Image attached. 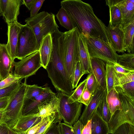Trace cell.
Returning a JSON list of instances; mask_svg holds the SVG:
<instances>
[{
  "label": "cell",
  "instance_id": "obj_1",
  "mask_svg": "<svg viewBox=\"0 0 134 134\" xmlns=\"http://www.w3.org/2000/svg\"><path fill=\"white\" fill-rule=\"evenodd\" d=\"M60 5L79 34L97 37L110 43L107 26L95 15L90 4L80 0H64L61 2Z\"/></svg>",
  "mask_w": 134,
  "mask_h": 134
},
{
  "label": "cell",
  "instance_id": "obj_2",
  "mask_svg": "<svg viewBox=\"0 0 134 134\" xmlns=\"http://www.w3.org/2000/svg\"><path fill=\"white\" fill-rule=\"evenodd\" d=\"M52 48L46 70L48 77L58 92L70 96L73 90L71 81L67 74L64 61L63 32L58 29L51 34Z\"/></svg>",
  "mask_w": 134,
  "mask_h": 134
},
{
  "label": "cell",
  "instance_id": "obj_3",
  "mask_svg": "<svg viewBox=\"0 0 134 134\" xmlns=\"http://www.w3.org/2000/svg\"><path fill=\"white\" fill-rule=\"evenodd\" d=\"M27 79L21 83L9 97L8 104L4 110L2 124L13 128L22 115L27 84Z\"/></svg>",
  "mask_w": 134,
  "mask_h": 134
},
{
  "label": "cell",
  "instance_id": "obj_4",
  "mask_svg": "<svg viewBox=\"0 0 134 134\" xmlns=\"http://www.w3.org/2000/svg\"><path fill=\"white\" fill-rule=\"evenodd\" d=\"M25 21L35 34L38 49L42 38L48 34L54 32L59 27L55 21V15L45 11L26 19Z\"/></svg>",
  "mask_w": 134,
  "mask_h": 134
},
{
  "label": "cell",
  "instance_id": "obj_5",
  "mask_svg": "<svg viewBox=\"0 0 134 134\" xmlns=\"http://www.w3.org/2000/svg\"><path fill=\"white\" fill-rule=\"evenodd\" d=\"M79 34L75 28L63 32L64 64L67 74L71 81L75 64L79 61Z\"/></svg>",
  "mask_w": 134,
  "mask_h": 134
},
{
  "label": "cell",
  "instance_id": "obj_6",
  "mask_svg": "<svg viewBox=\"0 0 134 134\" xmlns=\"http://www.w3.org/2000/svg\"><path fill=\"white\" fill-rule=\"evenodd\" d=\"M119 98L123 109L116 111L108 123L110 134H113L124 124L134 126V98L125 95L120 96Z\"/></svg>",
  "mask_w": 134,
  "mask_h": 134
},
{
  "label": "cell",
  "instance_id": "obj_7",
  "mask_svg": "<svg viewBox=\"0 0 134 134\" xmlns=\"http://www.w3.org/2000/svg\"><path fill=\"white\" fill-rule=\"evenodd\" d=\"M90 56L100 59L106 63H117L118 55L110 43L95 37L86 36Z\"/></svg>",
  "mask_w": 134,
  "mask_h": 134
},
{
  "label": "cell",
  "instance_id": "obj_8",
  "mask_svg": "<svg viewBox=\"0 0 134 134\" xmlns=\"http://www.w3.org/2000/svg\"><path fill=\"white\" fill-rule=\"evenodd\" d=\"M38 50L37 39L32 30L27 24L22 25L19 35L16 58L20 60Z\"/></svg>",
  "mask_w": 134,
  "mask_h": 134
},
{
  "label": "cell",
  "instance_id": "obj_9",
  "mask_svg": "<svg viewBox=\"0 0 134 134\" xmlns=\"http://www.w3.org/2000/svg\"><path fill=\"white\" fill-rule=\"evenodd\" d=\"M57 96L59 102L58 112L64 123L72 126L79 119L82 104L78 102L69 103L68 99L70 96L58 92Z\"/></svg>",
  "mask_w": 134,
  "mask_h": 134
},
{
  "label": "cell",
  "instance_id": "obj_10",
  "mask_svg": "<svg viewBox=\"0 0 134 134\" xmlns=\"http://www.w3.org/2000/svg\"><path fill=\"white\" fill-rule=\"evenodd\" d=\"M14 70L13 74L18 77L27 79L35 74L42 67L38 51L30 55L19 62H13Z\"/></svg>",
  "mask_w": 134,
  "mask_h": 134
},
{
  "label": "cell",
  "instance_id": "obj_11",
  "mask_svg": "<svg viewBox=\"0 0 134 134\" xmlns=\"http://www.w3.org/2000/svg\"><path fill=\"white\" fill-rule=\"evenodd\" d=\"M22 0H0V7L3 18L7 24L17 21Z\"/></svg>",
  "mask_w": 134,
  "mask_h": 134
},
{
  "label": "cell",
  "instance_id": "obj_12",
  "mask_svg": "<svg viewBox=\"0 0 134 134\" xmlns=\"http://www.w3.org/2000/svg\"><path fill=\"white\" fill-rule=\"evenodd\" d=\"M106 90L99 87L93 95L91 99L83 110L79 120L85 126L91 120L95 111L102 102Z\"/></svg>",
  "mask_w": 134,
  "mask_h": 134
},
{
  "label": "cell",
  "instance_id": "obj_13",
  "mask_svg": "<svg viewBox=\"0 0 134 134\" xmlns=\"http://www.w3.org/2000/svg\"><path fill=\"white\" fill-rule=\"evenodd\" d=\"M55 93L48 87H45L43 92L34 98L25 100L23 109L22 115H33L38 112V107Z\"/></svg>",
  "mask_w": 134,
  "mask_h": 134
},
{
  "label": "cell",
  "instance_id": "obj_14",
  "mask_svg": "<svg viewBox=\"0 0 134 134\" xmlns=\"http://www.w3.org/2000/svg\"><path fill=\"white\" fill-rule=\"evenodd\" d=\"M106 3L115 5L120 9L122 19L123 29L134 21V0H108Z\"/></svg>",
  "mask_w": 134,
  "mask_h": 134
},
{
  "label": "cell",
  "instance_id": "obj_15",
  "mask_svg": "<svg viewBox=\"0 0 134 134\" xmlns=\"http://www.w3.org/2000/svg\"><path fill=\"white\" fill-rule=\"evenodd\" d=\"M114 87L134 97V72L123 74L117 72L114 69Z\"/></svg>",
  "mask_w": 134,
  "mask_h": 134
},
{
  "label": "cell",
  "instance_id": "obj_16",
  "mask_svg": "<svg viewBox=\"0 0 134 134\" xmlns=\"http://www.w3.org/2000/svg\"><path fill=\"white\" fill-rule=\"evenodd\" d=\"M8 41L6 44L7 49L13 60L15 58L16 48L19 35L22 25L18 21L8 24Z\"/></svg>",
  "mask_w": 134,
  "mask_h": 134
},
{
  "label": "cell",
  "instance_id": "obj_17",
  "mask_svg": "<svg viewBox=\"0 0 134 134\" xmlns=\"http://www.w3.org/2000/svg\"><path fill=\"white\" fill-rule=\"evenodd\" d=\"M106 29L109 42L115 51L122 53L126 51L124 45V31L121 25L114 27L108 26Z\"/></svg>",
  "mask_w": 134,
  "mask_h": 134
},
{
  "label": "cell",
  "instance_id": "obj_18",
  "mask_svg": "<svg viewBox=\"0 0 134 134\" xmlns=\"http://www.w3.org/2000/svg\"><path fill=\"white\" fill-rule=\"evenodd\" d=\"M90 72L94 75L99 86L104 91L106 90L105 62L98 58H91Z\"/></svg>",
  "mask_w": 134,
  "mask_h": 134
},
{
  "label": "cell",
  "instance_id": "obj_19",
  "mask_svg": "<svg viewBox=\"0 0 134 134\" xmlns=\"http://www.w3.org/2000/svg\"><path fill=\"white\" fill-rule=\"evenodd\" d=\"M79 61L82 70L85 74L90 73L91 57L87 47L86 36L79 34L78 37Z\"/></svg>",
  "mask_w": 134,
  "mask_h": 134
},
{
  "label": "cell",
  "instance_id": "obj_20",
  "mask_svg": "<svg viewBox=\"0 0 134 134\" xmlns=\"http://www.w3.org/2000/svg\"><path fill=\"white\" fill-rule=\"evenodd\" d=\"M13 61L6 48V44L0 43V80L7 77L11 73Z\"/></svg>",
  "mask_w": 134,
  "mask_h": 134
},
{
  "label": "cell",
  "instance_id": "obj_21",
  "mask_svg": "<svg viewBox=\"0 0 134 134\" xmlns=\"http://www.w3.org/2000/svg\"><path fill=\"white\" fill-rule=\"evenodd\" d=\"M59 102L55 94L38 107V113L32 115L34 116H46L55 112H58Z\"/></svg>",
  "mask_w": 134,
  "mask_h": 134
},
{
  "label": "cell",
  "instance_id": "obj_22",
  "mask_svg": "<svg viewBox=\"0 0 134 134\" xmlns=\"http://www.w3.org/2000/svg\"><path fill=\"white\" fill-rule=\"evenodd\" d=\"M52 48V38L51 34H49L42 39L38 51L42 67L45 69L49 60Z\"/></svg>",
  "mask_w": 134,
  "mask_h": 134
},
{
  "label": "cell",
  "instance_id": "obj_23",
  "mask_svg": "<svg viewBox=\"0 0 134 134\" xmlns=\"http://www.w3.org/2000/svg\"><path fill=\"white\" fill-rule=\"evenodd\" d=\"M41 119V117L34 116L32 115L21 116L12 129L18 134H24Z\"/></svg>",
  "mask_w": 134,
  "mask_h": 134
},
{
  "label": "cell",
  "instance_id": "obj_24",
  "mask_svg": "<svg viewBox=\"0 0 134 134\" xmlns=\"http://www.w3.org/2000/svg\"><path fill=\"white\" fill-rule=\"evenodd\" d=\"M91 120V134H110L108 122L103 119L97 109Z\"/></svg>",
  "mask_w": 134,
  "mask_h": 134
},
{
  "label": "cell",
  "instance_id": "obj_25",
  "mask_svg": "<svg viewBox=\"0 0 134 134\" xmlns=\"http://www.w3.org/2000/svg\"><path fill=\"white\" fill-rule=\"evenodd\" d=\"M106 98L111 118L116 111L122 110V107L119 93L114 87L107 93Z\"/></svg>",
  "mask_w": 134,
  "mask_h": 134
},
{
  "label": "cell",
  "instance_id": "obj_26",
  "mask_svg": "<svg viewBox=\"0 0 134 134\" xmlns=\"http://www.w3.org/2000/svg\"><path fill=\"white\" fill-rule=\"evenodd\" d=\"M123 30L124 49L128 53H134V21L126 26Z\"/></svg>",
  "mask_w": 134,
  "mask_h": 134
},
{
  "label": "cell",
  "instance_id": "obj_27",
  "mask_svg": "<svg viewBox=\"0 0 134 134\" xmlns=\"http://www.w3.org/2000/svg\"><path fill=\"white\" fill-rule=\"evenodd\" d=\"M62 120L58 112L47 116L45 121L34 134H45L53 124L58 123Z\"/></svg>",
  "mask_w": 134,
  "mask_h": 134
},
{
  "label": "cell",
  "instance_id": "obj_28",
  "mask_svg": "<svg viewBox=\"0 0 134 134\" xmlns=\"http://www.w3.org/2000/svg\"><path fill=\"white\" fill-rule=\"evenodd\" d=\"M109 9L110 20L108 26L115 27L118 25H121L122 19L120 11L116 5L106 3Z\"/></svg>",
  "mask_w": 134,
  "mask_h": 134
},
{
  "label": "cell",
  "instance_id": "obj_29",
  "mask_svg": "<svg viewBox=\"0 0 134 134\" xmlns=\"http://www.w3.org/2000/svg\"><path fill=\"white\" fill-rule=\"evenodd\" d=\"M56 16L61 26L68 31L74 28L68 14L63 8H60Z\"/></svg>",
  "mask_w": 134,
  "mask_h": 134
},
{
  "label": "cell",
  "instance_id": "obj_30",
  "mask_svg": "<svg viewBox=\"0 0 134 134\" xmlns=\"http://www.w3.org/2000/svg\"><path fill=\"white\" fill-rule=\"evenodd\" d=\"M117 63L126 68L134 70V54L124 53L118 55Z\"/></svg>",
  "mask_w": 134,
  "mask_h": 134
},
{
  "label": "cell",
  "instance_id": "obj_31",
  "mask_svg": "<svg viewBox=\"0 0 134 134\" xmlns=\"http://www.w3.org/2000/svg\"><path fill=\"white\" fill-rule=\"evenodd\" d=\"M114 69L113 63H106V83L107 93H108L114 88Z\"/></svg>",
  "mask_w": 134,
  "mask_h": 134
},
{
  "label": "cell",
  "instance_id": "obj_32",
  "mask_svg": "<svg viewBox=\"0 0 134 134\" xmlns=\"http://www.w3.org/2000/svg\"><path fill=\"white\" fill-rule=\"evenodd\" d=\"M45 87L37 85H27L25 100L32 99L42 93L44 91Z\"/></svg>",
  "mask_w": 134,
  "mask_h": 134
},
{
  "label": "cell",
  "instance_id": "obj_33",
  "mask_svg": "<svg viewBox=\"0 0 134 134\" xmlns=\"http://www.w3.org/2000/svg\"><path fill=\"white\" fill-rule=\"evenodd\" d=\"M86 80L87 79L86 78L81 82L75 89L73 91L72 93L68 99L69 103H72L77 102L79 100L86 88Z\"/></svg>",
  "mask_w": 134,
  "mask_h": 134
},
{
  "label": "cell",
  "instance_id": "obj_34",
  "mask_svg": "<svg viewBox=\"0 0 134 134\" xmlns=\"http://www.w3.org/2000/svg\"><path fill=\"white\" fill-rule=\"evenodd\" d=\"M107 92L103 100L97 110L103 119L107 122L109 121L111 116L107 102Z\"/></svg>",
  "mask_w": 134,
  "mask_h": 134
},
{
  "label": "cell",
  "instance_id": "obj_35",
  "mask_svg": "<svg viewBox=\"0 0 134 134\" xmlns=\"http://www.w3.org/2000/svg\"><path fill=\"white\" fill-rule=\"evenodd\" d=\"M85 74L81 69L79 61L76 62L72 73L71 82L73 89L76 88L81 77Z\"/></svg>",
  "mask_w": 134,
  "mask_h": 134
},
{
  "label": "cell",
  "instance_id": "obj_36",
  "mask_svg": "<svg viewBox=\"0 0 134 134\" xmlns=\"http://www.w3.org/2000/svg\"><path fill=\"white\" fill-rule=\"evenodd\" d=\"M86 78V88L93 95L98 88L99 87L98 85L95 77L92 73L90 72Z\"/></svg>",
  "mask_w": 134,
  "mask_h": 134
},
{
  "label": "cell",
  "instance_id": "obj_37",
  "mask_svg": "<svg viewBox=\"0 0 134 134\" xmlns=\"http://www.w3.org/2000/svg\"><path fill=\"white\" fill-rule=\"evenodd\" d=\"M23 79L14 75L12 72L7 77L0 81V89L8 87Z\"/></svg>",
  "mask_w": 134,
  "mask_h": 134
},
{
  "label": "cell",
  "instance_id": "obj_38",
  "mask_svg": "<svg viewBox=\"0 0 134 134\" xmlns=\"http://www.w3.org/2000/svg\"><path fill=\"white\" fill-rule=\"evenodd\" d=\"M22 79L6 87L0 89V98L9 97L21 83Z\"/></svg>",
  "mask_w": 134,
  "mask_h": 134
},
{
  "label": "cell",
  "instance_id": "obj_39",
  "mask_svg": "<svg viewBox=\"0 0 134 134\" xmlns=\"http://www.w3.org/2000/svg\"><path fill=\"white\" fill-rule=\"evenodd\" d=\"M113 134H134V126L128 123L119 126Z\"/></svg>",
  "mask_w": 134,
  "mask_h": 134
},
{
  "label": "cell",
  "instance_id": "obj_40",
  "mask_svg": "<svg viewBox=\"0 0 134 134\" xmlns=\"http://www.w3.org/2000/svg\"><path fill=\"white\" fill-rule=\"evenodd\" d=\"M93 95L86 87L80 98L77 102L87 106L90 102Z\"/></svg>",
  "mask_w": 134,
  "mask_h": 134
},
{
  "label": "cell",
  "instance_id": "obj_41",
  "mask_svg": "<svg viewBox=\"0 0 134 134\" xmlns=\"http://www.w3.org/2000/svg\"><path fill=\"white\" fill-rule=\"evenodd\" d=\"M44 1V0H35L30 10V17L35 16L38 14Z\"/></svg>",
  "mask_w": 134,
  "mask_h": 134
},
{
  "label": "cell",
  "instance_id": "obj_42",
  "mask_svg": "<svg viewBox=\"0 0 134 134\" xmlns=\"http://www.w3.org/2000/svg\"><path fill=\"white\" fill-rule=\"evenodd\" d=\"M58 124L61 134H74L72 126L61 122Z\"/></svg>",
  "mask_w": 134,
  "mask_h": 134
},
{
  "label": "cell",
  "instance_id": "obj_43",
  "mask_svg": "<svg viewBox=\"0 0 134 134\" xmlns=\"http://www.w3.org/2000/svg\"><path fill=\"white\" fill-rule=\"evenodd\" d=\"M113 65L115 71L117 72L123 74H127L134 72V70L128 69L120 65L117 63H113Z\"/></svg>",
  "mask_w": 134,
  "mask_h": 134
},
{
  "label": "cell",
  "instance_id": "obj_44",
  "mask_svg": "<svg viewBox=\"0 0 134 134\" xmlns=\"http://www.w3.org/2000/svg\"><path fill=\"white\" fill-rule=\"evenodd\" d=\"M47 117V116L41 117V119L40 121L31 127L24 134H34L45 121Z\"/></svg>",
  "mask_w": 134,
  "mask_h": 134
},
{
  "label": "cell",
  "instance_id": "obj_45",
  "mask_svg": "<svg viewBox=\"0 0 134 134\" xmlns=\"http://www.w3.org/2000/svg\"><path fill=\"white\" fill-rule=\"evenodd\" d=\"M84 126L79 119L72 126V129L74 134H81Z\"/></svg>",
  "mask_w": 134,
  "mask_h": 134
},
{
  "label": "cell",
  "instance_id": "obj_46",
  "mask_svg": "<svg viewBox=\"0 0 134 134\" xmlns=\"http://www.w3.org/2000/svg\"><path fill=\"white\" fill-rule=\"evenodd\" d=\"M45 134H61L58 123L53 124Z\"/></svg>",
  "mask_w": 134,
  "mask_h": 134
},
{
  "label": "cell",
  "instance_id": "obj_47",
  "mask_svg": "<svg viewBox=\"0 0 134 134\" xmlns=\"http://www.w3.org/2000/svg\"><path fill=\"white\" fill-rule=\"evenodd\" d=\"M91 120L89 121L84 126L81 134H91Z\"/></svg>",
  "mask_w": 134,
  "mask_h": 134
},
{
  "label": "cell",
  "instance_id": "obj_48",
  "mask_svg": "<svg viewBox=\"0 0 134 134\" xmlns=\"http://www.w3.org/2000/svg\"><path fill=\"white\" fill-rule=\"evenodd\" d=\"M9 100V97L0 98V110H4L7 107Z\"/></svg>",
  "mask_w": 134,
  "mask_h": 134
},
{
  "label": "cell",
  "instance_id": "obj_49",
  "mask_svg": "<svg viewBox=\"0 0 134 134\" xmlns=\"http://www.w3.org/2000/svg\"><path fill=\"white\" fill-rule=\"evenodd\" d=\"M0 134H9V128L4 124H0Z\"/></svg>",
  "mask_w": 134,
  "mask_h": 134
},
{
  "label": "cell",
  "instance_id": "obj_50",
  "mask_svg": "<svg viewBox=\"0 0 134 134\" xmlns=\"http://www.w3.org/2000/svg\"><path fill=\"white\" fill-rule=\"evenodd\" d=\"M35 0H23L22 1V4L24 5L30 10Z\"/></svg>",
  "mask_w": 134,
  "mask_h": 134
},
{
  "label": "cell",
  "instance_id": "obj_51",
  "mask_svg": "<svg viewBox=\"0 0 134 134\" xmlns=\"http://www.w3.org/2000/svg\"><path fill=\"white\" fill-rule=\"evenodd\" d=\"M4 112V110H0V124L2 123Z\"/></svg>",
  "mask_w": 134,
  "mask_h": 134
},
{
  "label": "cell",
  "instance_id": "obj_52",
  "mask_svg": "<svg viewBox=\"0 0 134 134\" xmlns=\"http://www.w3.org/2000/svg\"><path fill=\"white\" fill-rule=\"evenodd\" d=\"M9 134H18L12 129L9 128Z\"/></svg>",
  "mask_w": 134,
  "mask_h": 134
},
{
  "label": "cell",
  "instance_id": "obj_53",
  "mask_svg": "<svg viewBox=\"0 0 134 134\" xmlns=\"http://www.w3.org/2000/svg\"><path fill=\"white\" fill-rule=\"evenodd\" d=\"M1 16H2V14L1 10V7H0V17Z\"/></svg>",
  "mask_w": 134,
  "mask_h": 134
},
{
  "label": "cell",
  "instance_id": "obj_54",
  "mask_svg": "<svg viewBox=\"0 0 134 134\" xmlns=\"http://www.w3.org/2000/svg\"></svg>",
  "mask_w": 134,
  "mask_h": 134
}]
</instances>
